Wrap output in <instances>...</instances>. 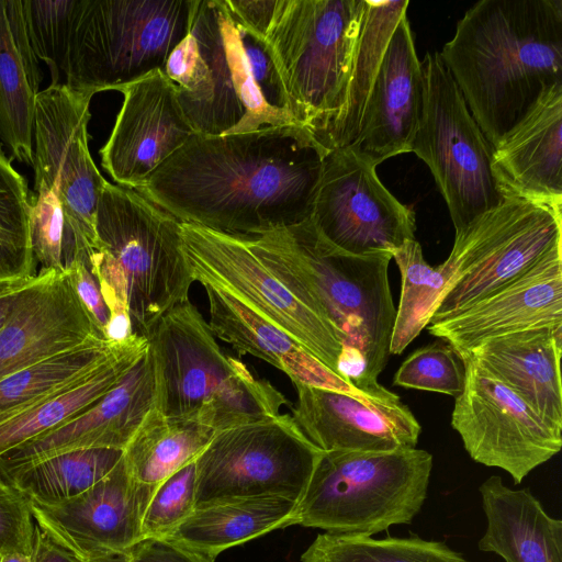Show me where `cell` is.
Here are the masks:
<instances>
[{
	"label": "cell",
	"mask_w": 562,
	"mask_h": 562,
	"mask_svg": "<svg viewBox=\"0 0 562 562\" xmlns=\"http://www.w3.org/2000/svg\"><path fill=\"white\" fill-rule=\"evenodd\" d=\"M325 155L296 124L194 133L135 191L180 223L259 236L311 217Z\"/></svg>",
	"instance_id": "cell-1"
},
{
	"label": "cell",
	"mask_w": 562,
	"mask_h": 562,
	"mask_svg": "<svg viewBox=\"0 0 562 562\" xmlns=\"http://www.w3.org/2000/svg\"><path fill=\"white\" fill-rule=\"evenodd\" d=\"M263 265L339 334V372L357 389L390 396L378 382L387 364L395 306L391 252L355 255L327 240L310 218L259 236H245Z\"/></svg>",
	"instance_id": "cell-2"
},
{
	"label": "cell",
	"mask_w": 562,
	"mask_h": 562,
	"mask_svg": "<svg viewBox=\"0 0 562 562\" xmlns=\"http://www.w3.org/2000/svg\"><path fill=\"white\" fill-rule=\"evenodd\" d=\"M439 55L493 148L546 87L562 82V1L481 0Z\"/></svg>",
	"instance_id": "cell-3"
},
{
	"label": "cell",
	"mask_w": 562,
	"mask_h": 562,
	"mask_svg": "<svg viewBox=\"0 0 562 562\" xmlns=\"http://www.w3.org/2000/svg\"><path fill=\"white\" fill-rule=\"evenodd\" d=\"M194 133L226 135L296 124L263 40L225 0H199L164 69Z\"/></svg>",
	"instance_id": "cell-4"
},
{
	"label": "cell",
	"mask_w": 562,
	"mask_h": 562,
	"mask_svg": "<svg viewBox=\"0 0 562 562\" xmlns=\"http://www.w3.org/2000/svg\"><path fill=\"white\" fill-rule=\"evenodd\" d=\"M99 248L90 258L110 311L109 335L147 337L194 282L181 223L135 190L105 182L95 214Z\"/></svg>",
	"instance_id": "cell-5"
},
{
	"label": "cell",
	"mask_w": 562,
	"mask_h": 562,
	"mask_svg": "<svg viewBox=\"0 0 562 562\" xmlns=\"http://www.w3.org/2000/svg\"><path fill=\"white\" fill-rule=\"evenodd\" d=\"M162 415L214 430L280 415L286 397L226 357L209 323L190 302L166 313L146 337Z\"/></svg>",
	"instance_id": "cell-6"
},
{
	"label": "cell",
	"mask_w": 562,
	"mask_h": 562,
	"mask_svg": "<svg viewBox=\"0 0 562 562\" xmlns=\"http://www.w3.org/2000/svg\"><path fill=\"white\" fill-rule=\"evenodd\" d=\"M364 0H277L265 35L295 122L326 151L345 102Z\"/></svg>",
	"instance_id": "cell-7"
},
{
	"label": "cell",
	"mask_w": 562,
	"mask_h": 562,
	"mask_svg": "<svg viewBox=\"0 0 562 562\" xmlns=\"http://www.w3.org/2000/svg\"><path fill=\"white\" fill-rule=\"evenodd\" d=\"M432 456L418 448L323 451L297 503L296 525L375 535L408 525L428 493Z\"/></svg>",
	"instance_id": "cell-8"
},
{
	"label": "cell",
	"mask_w": 562,
	"mask_h": 562,
	"mask_svg": "<svg viewBox=\"0 0 562 562\" xmlns=\"http://www.w3.org/2000/svg\"><path fill=\"white\" fill-rule=\"evenodd\" d=\"M199 0H79L65 83L93 95L164 69Z\"/></svg>",
	"instance_id": "cell-9"
},
{
	"label": "cell",
	"mask_w": 562,
	"mask_h": 562,
	"mask_svg": "<svg viewBox=\"0 0 562 562\" xmlns=\"http://www.w3.org/2000/svg\"><path fill=\"white\" fill-rule=\"evenodd\" d=\"M562 247V203L504 195L459 231L440 267L448 280L438 322L516 279Z\"/></svg>",
	"instance_id": "cell-10"
},
{
	"label": "cell",
	"mask_w": 562,
	"mask_h": 562,
	"mask_svg": "<svg viewBox=\"0 0 562 562\" xmlns=\"http://www.w3.org/2000/svg\"><path fill=\"white\" fill-rule=\"evenodd\" d=\"M424 102L412 149L434 176L454 231L503 199L492 173V146L438 52L423 61Z\"/></svg>",
	"instance_id": "cell-11"
},
{
	"label": "cell",
	"mask_w": 562,
	"mask_h": 562,
	"mask_svg": "<svg viewBox=\"0 0 562 562\" xmlns=\"http://www.w3.org/2000/svg\"><path fill=\"white\" fill-rule=\"evenodd\" d=\"M322 453L284 414L215 430L195 459V507L263 495L299 503Z\"/></svg>",
	"instance_id": "cell-12"
},
{
	"label": "cell",
	"mask_w": 562,
	"mask_h": 562,
	"mask_svg": "<svg viewBox=\"0 0 562 562\" xmlns=\"http://www.w3.org/2000/svg\"><path fill=\"white\" fill-rule=\"evenodd\" d=\"M181 240L194 281L228 291L340 374L344 346L337 330L263 265L245 236L181 223Z\"/></svg>",
	"instance_id": "cell-13"
},
{
	"label": "cell",
	"mask_w": 562,
	"mask_h": 562,
	"mask_svg": "<svg viewBox=\"0 0 562 562\" xmlns=\"http://www.w3.org/2000/svg\"><path fill=\"white\" fill-rule=\"evenodd\" d=\"M461 360L464 381L456 396L451 426L472 460L504 470L519 484L560 452L562 434L472 358Z\"/></svg>",
	"instance_id": "cell-14"
},
{
	"label": "cell",
	"mask_w": 562,
	"mask_h": 562,
	"mask_svg": "<svg viewBox=\"0 0 562 562\" xmlns=\"http://www.w3.org/2000/svg\"><path fill=\"white\" fill-rule=\"evenodd\" d=\"M376 167L351 146L330 150L322 161L311 220L350 254H392L415 239V212L384 187Z\"/></svg>",
	"instance_id": "cell-15"
},
{
	"label": "cell",
	"mask_w": 562,
	"mask_h": 562,
	"mask_svg": "<svg viewBox=\"0 0 562 562\" xmlns=\"http://www.w3.org/2000/svg\"><path fill=\"white\" fill-rule=\"evenodd\" d=\"M92 95L65 82L49 85L36 99L34 188L52 190L79 239L98 251L95 214L106 180L89 151Z\"/></svg>",
	"instance_id": "cell-16"
},
{
	"label": "cell",
	"mask_w": 562,
	"mask_h": 562,
	"mask_svg": "<svg viewBox=\"0 0 562 562\" xmlns=\"http://www.w3.org/2000/svg\"><path fill=\"white\" fill-rule=\"evenodd\" d=\"M155 490L136 481L122 458L82 494L56 504L30 501L31 512L43 531L83 562L126 553L143 539V518Z\"/></svg>",
	"instance_id": "cell-17"
},
{
	"label": "cell",
	"mask_w": 562,
	"mask_h": 562,
	"mask_svg": "<svg viewBox=\"0 0 562 562\" xmlns=\"http://www.w3.org/2000/svg\"><path fill=\"white\" fill-rule=\"evenodd\" d=\"M123 103L100 149L104 170L119 186L137 190L193 134L162 69L123 86Z\"/></svg>",
	"instance_id": "cell-18"
},
{
	"label": "cell",
	"mask_w": 562,
	"mask_h": 562,
	"mask_svg": "<svg viewBox=\"0 0 562 562\" xmlns=\"http://www.w3.org/2000/svg\"><path fill=\"white\" fill-rule=\"evenodd\" d=\"M538 327H562V247L494 292L427 326L459 358L488 339Z\"/></svg>",
	"instance_id": "cell-19"
},
{
	"label": "cell",
	"mask_w": 562,
	"mask_h": 562,
	"mask_svg": "<svg viewBox=\"0 0 562 562\" xmlns=\"http://www.w3.org/2000/svg\"><path fill=\"white\" fill-rule=\"evenodd\" d=\"M292 419L323 451H392L415 448L422 427L397 394L361 397L293 384Z\"/></svg>",
	"instance_id": "cell-20"
},
{
	"label": "cell",
	"mask_w": 562,
	"mask_h": 562,
	"mask_svg": "<svg viewBox=\"0 0 562 562\" xmlns=\"http://www.w3.org/2000/svg\"><path fill=\"white\" fill-rule=\"evenodd\" d=\"M101 337L65 271L41 269L0 330V381Z\"/></svg>",
	"instance_id": "cell-21"
},
{
	"label": "cell",
	"mask_w": 562,
	"mask_h": 562,
	"mask_svg": "<svg viewBox=\"0 0 562 562\" xmlns=\"http://www.w3.org/2000/svg\"><path fill=\"white\" fill-rule=\"evenodd\" d=\"M153 408L154 372L147 349L121 382L91 407L64 425L1 454L0 476L9 482L37 462L72 450H124Z\"/></svg>",
	"instance_id": "cell-22"
},
{
	"label": "cell",
	"mask_w": 562,
	"mask_h": 562,
	"mask_svg": "<svg viewBox=\"0 0 562 562\" xmlns=\"http://www.w3.org/2000/svg\"><path fill=\"white\" fill-rule=\"evenodd\" d=\"M424 102V76L411 24L394 30L370 92L360 131L349 146L375 165L411 153Z\"/></svg>",
	"instance_id": "cell-23"
},
{
	"label": "cell",
	"mask_w": 562,
	"mask_h": 562,
	"mask_svg": "<svg viewBox=\"0 0 562 562\" xmlns=\"http://www.w3.org/2000/svg\"><path fill=\"white\" fill-rule=\"evenodd\" d=\"M502 194L562 203V82L546 87L492 149Z\"/></svg>",
	"instance_id": "cell-24"
},
{
	"label": "cell",
	"mask_w": 562,
	"mask_h": 562,
	"mask_svg": "<svg viewBox=\"0 0 562 562\" xmlns=\"http://www.w3.org/2000/svg\"><path fill=\"white\" fill-rule=\"evenodd\" d=\"M209 301L213 334L241 355H250L284 372L293 384L338 391L361 397L385 398L357 389L299 341L260 316L228 291L201 282Z\"/></svg>",
	"instance_id": "cell-25"
},
{
	"label": "cell",
	"mask_w": 562,
	"mask_h": 562,
	"mask_svg": "<svg viewBox=\"0 0 562 562\" xmlns=\"http://www.w3.org/2000/svg\"><path fill=\"white\" fill-rule=\"evenodd\" d=\"M561 355L562 327H538L488 339L461 358H472L562 434Z\"/></svg>",
	"instance_id": "cell-26"
},
{
	"label": "cell",
	"mask_w": 562,
	"mask_h": 562,
	"mask_svg": "<svg viewBox=\"0 0 562 562\" xmlns=\"http://www.w3.org/2000/svg\"><path fill=\"white\" fill-rule=\"evenodd\" d=\"M479 492L487 521L481 551L505 562H562V520L550 516L529 488L513 490L492 475Z\"/></svg>",
	"instance_id": "cell-27"
},
{
	"label": "cell",
	"mask_w": 562,
	"mask_h": 562,
	"mask_svg": "<svg viewBox=\"0 0 562 562\" xmlns=\"http://www.w3.org/2000/svg\"><path fill=\"white\" fill-rule=\"evenodd\" d=\"M42 72L25 30L22 1L0 0V139L33 166L34 122Z\"/></svg>",
	"instance_id": "cell-28"
},
{
	"label": "cell",
	"mask_w": 562,
	"mask_h": 562,
	"mask_svg": "<svg viewBox=\"0 0 562 562\" xmlns=\"http://www.w3.org/2000/svg\"><path fill=\"white\" fill-rule=\"evenodd\" d=\"M148 349L132 334L95 369L0 423V456L75 418L109 393Z\"/></svg>",
	"instance_id": "cell-29"
},
{
	"label": "cell",
	"mask_w": 562,
	"mask_h": 562,
	"mask_svg": "<svg viewBox=\"0 0 562 562\" xmlns=\"http://www.w3.org/2000/svg\"><path fill=\"white\" fill-rule=\"evenodd\" d=\"M296 506L278 495L220 499L195 507L168 537L216 558L231 547L296 525Z\"/></svg>",
	"instance_id": "cell-30"
},
{
	"label": "cell",
	"mask_w": 562,
	"mask_h": 562,
	"mask_svg": "<svg viewBox=\"0 0 562 562\" xmlns=\"http://www.w3.org/2000/svg\"><path fill=\"white\" fill-rule=\"evenodd\" d=\"M408 0H364L346 102L328 136L326 151L349 146L359 134L368 99L394 30L407 15Z\"/></svg>",
	"instance_id": "cell-31"
},
{
	"label": "cell",
	"mask_w": 562,
	"mask_h": 562,
	"mask_svg": "<svg viewBox=\"0 0 562 562\" xmlns=\"http://www.w3.org/2000/svg\"><path fill=\"white\" fill-rule=\"evenodd\" d=\"M214 432L210 427L169 418L153 408L123 450L125 467L136 481L156 488L195 461Z\"/></svg>",
	"instance_id": "cell-32"
},
{
	"label": "cell",
	"mask_w": 562,
	"mask_h": 562,
	"mask_svg": "<svg viewBox=\"0 0 562 562\" xmlns=\"http://www.w3.org/2000/svg\"><path fill=\"white\" fill-rule=\"evenodd\" d=\"M91 337L83 344L20 370L0 381V423L86 375L116 349Z\"/></svg>",
	"instance_id": "cell-33"
},
{
	"label": "cell",
	"mask_w": 562,
	"mask_h": 562,
	"mask_svg": "<svg viewBox=\"0 0 562 562\" xmlns=\"http://www.w3.org/2000/svg\"><path fill=\"white\" fill-rule=\"evenodd\" d=\"M123 450L78 449L49 457L19 472L8 483L29 501L56 504L71 499L105 477L122 460Z\"/></svg>",
	"instance_id": "cell-34"
},
{
	"label": "cell",
	"mask_w": 562,
	"mask_h": 562,
	"mask_svg": "<svg viewBox=\"0 0 562 562\" xmlns=\"http://www.w3.org/2000/svg\"><path fill=\"white\" fill-rule=\"evenodd\" d=\"M401 273V295L390 341V355H401L429 325L448 280L440 265L430 266L416 239L392 251Z\"/></svg>",
	"instance_id": "cell-35"
},
{
	"label": "cell",
	"mask_w": 562,
	"mask_h": 562,
	"mask_svg": "<svg viewBox=\"0 0 562 562\" xmlns=\"http://www.w3.org/2000/svg\"><path fill=\"white\" fill-rule=\"evenodd\" d=\"M302 562H470L441 541L416 536L374 539L369 535L319 533Z\"/></svg>",
	"instance_id": "cell-36"
},
{
	"label": "cell",
	"mask_w": 562,
	"mask_h": 562,
	"mask_svg": "<svg viewBox=\"0 0 562 562\" xmlns=\"http://www.w3.org/2000/svg\"><path fill=\"white\" fill-rule=\"evenodd\" d=\"M33 194L0 146V281L36 276L30 233Z\"/></svg>",
	"instance_id": "cell-37"
},
{
	"label": "cell",
	"mask_w": 562,
	"mask_h": 562,
	"mask_svg": "<svg viewBox=\"0 0 562 562\" xmlns=\"http://www.w3.org/2000/svg\"><path fill=\"white\" fill-rule=\"evenodd\" d=\"M30 211V233L36 262L44 270L64 271L77 257L90 259L92 254L79 239L56 194L44 187L36 188Z\"/></svg>",
	"instance_id": "cell-38"
},
{
	"label": "cell",
	"mask_w": 562,
	"mask_h": 562,
	"mask_svg": "<svg viewBox=\"0 0 562 562\" xmlns=\"http://www.w3.org/2000/svg\"><path fill=\"white\" fill-rule=\"evenodd\" d=\"M30 45L49 68L52 83H61L79 0H21Z\"/></svg>",
	"instance_id": "cell-39"
},
{
	"label": "cell",
	"mask_w": 562,
	"mask_h": 562,
	"mask_svg": "<svg viewBox=\"0 0 562 562\" xmlns=\"http://www.w3.org/2000/svg\"><path fill=\"white\" fill-rule=\"evenodd\" d=\"M464 366L445 341L413 351L400 366L393 384L407 389L457 396L463 387Z\"/></svg>",
	"instance_id": "cell-40"
},
{
	"label": "cell",
	"mask_w": 562,
	"mask_h": 562,
	"mask_svg": "<svg viewBox=\"0 0 562 562\" xmlns=\"http://www.w3.org/2000/svg\"><path fill=\"white\" fill-rule=\"evenodd\" d=\"M195 495L196 471L192 461L156 487L144 514L143 539L170 536L195 509Z\"/></svg>",
	"instance_id": "cell-41"
},
{
	"label": "cell",
	"mask_w": 562,
	"mask_h": 562,
	"mask_svg": "<svg viewBox=\"0 0 562 562\" xmlns=\"http://www.w3.org/2000/svg\"><path fill=\"white\" fill-rule=\"evenodd\" d=\"M29 498L0 476V555L31 554L35 526Z\"/></svg>",
	"instance_id": "cell-42"
},
{
	"label": "cell",
	"mask_w": 562,
	"mask_h": 562,
	"mask_svg": "<svg viewBox=\"0 0 562 562\" xmlns=\"http://www.w3.org/2000/svg\"><path fill=\"white\" fill-rule=\"evenodd\" d=\"M76 293L91 316L98 333L106 339V330L110 323V311L101 293L97 278L91 272L90 260L75 258L64 268Z\"/></svg>",
	"instance_id": "cell-43"
},
{
	"label": "cell",
	"mask_w": 562,
	"mask_h": 562,
	"mask_svg": "<svg viewBox=\"0 0 562 562\" xmlns=\"http://www.w3.org/2000/svg\"><path fill=\"white\" fill-rule=\"evenodd\" d=\"M131 562H214L215 558L170 537L146 538L127 552Z\"/></svg>",
	"instance_id": "cell-44"
},
{
	"label": "cell",
	"mask_w": 562,
	"mask_h": 562,
	"mask_svg": "<svg viewBox=\"0 0 562 562\" xmlns=\"http://www.w3.org/2000/svg\"><path fill=\"white\" fill-rule=\"evenodd\" d=\"M228 8L252 33L265 41L277 0H225Z\"/></svg>",
	"instance_id": "cell-45"
},
{
	"label": "cell",
	"mask_w": 562,
	"mask_h": 562,
	"mask_svg": "<svg viewBox=\"0 0 562 562\" xmlns=\"http://www.w3.org/2000/svg\"><path fill=\"white\" fill-rule=\"evenodd\" d=\"M32 562H80L76 557L55 542L37 525L35 527Z\"/></svg>",
	"instance_id": "cell-46"
},
{
	"label": "cell",
	"mask_w": 562,
	"mask_h": 562,
	"mask_svg": "<svg viewBox=\"0 0 562 562\" xmlns=\"http://www.w3.org/2000/svg\"><path fill=\"white\" fill-rule=\"evenodd\" d=\"M36 276L0 281V330L7 323L21 292Z\"/></svg>",
	"instance_id": "cell-47"
},
{
	"label": "cell",
	"mask_w": 562,
	"mask_h": 562,
	"mask_svg": "<svg viewBox=\"0 0 562 562\" xmlns=\"http://www.w3.org/2000/svg\"><path fill=\"white\" fill-rule=\"evenodd\" d=\"M0 562H32V553L25 554L20 552L4 553L0 555Z\"/></svg>",
	"instance_id": "cell-48"
},
{
	"label": "cell",
	"mask_w": 562,
	"mask_h": 562,
	"mask_svg": "<svg viewBox=\"0 0 562 562\" xmlns=\"http://www.w3.org/2000/svg\"><path fill=\"white\" fill-rule=\"evenodd\" d=\"M83 562H131V560L126 553H121Z\"/></svg>",
	"instance_id": "cell-49"
}]
</instances>
